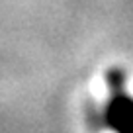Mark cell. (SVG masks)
Returning <instances> with one entry per match:
<instances>
[{
    "instance_id": "6da1fadb",
    "label": "cell",
    "mask_w": 133,
    "mask_h": 133,
    "mask_svg": "<svg viewBox=\"0 0 133 133\" xmlns=\"http://www.w3.org/2000/svg\"><path fill=\"white\" fill-rule=\"evenodd\" d=\"M104 121L114 131L133 133V96L125 90V76L117 69L108 72V100L104 106Z\"/></svg>"
}]
</instances>
